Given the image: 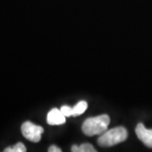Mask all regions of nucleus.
<instances>
[{"mask_svg": "<svg viewBox=\"0 0 152 152\" xmlns=\"http://www.w3.org/2000/svg\"><path fill=\"white\" fill-rule=\"evenodd\" d=\"M109 124L110 118L107 114L90 118L84 122L82 125V131L86 135L88 136L102 134L107 130Z\"/></svg>", "mask_w": 152, "mask_h": 152, "instance_id": "obj_1", "label": "nucleus"}, {"mask_svg": "<svg viewBox=\"0 0 152 152\" xmlns=\"http://www.w3.org/2000/svg\"><path fill=\"white\" fill-rule=\"evenodd\" d=\"M128 138V131L124 127H117L102 134L98 139V145L102 147H111L124 142Z\"/></svg>", "mask_w": 152, "mask_h": 152, "instance_id": "obj_2", "label": "nucleus"}, {"mask_svg": "<svg viewBox=\"0 0 152 152\" xmlns=\"http://www.w3.org/2000/svg\"><path fill=\"white\" fill-rule=\"evenodd\" d=\"M43 128L32 124L30 121L25 122L21 126V132L24 137L30 141L37 143L42 139Z\"/></svg>", "mask_w": 152, "mask_h": 152, "instance_id": "obj_3", "label": "nucleus"}, {"mask_svg": "<svg viewBox=\"0 0 152 152\" xmlns=\"http://www.w3.org/2000/svg\"><path fill=\"white\" fill-rule=\"evenodd\" d=\"M135 133L147 147L152 148V129H148L143 124H139L136 127Z\"/></svg>", "mask_w": 152, "mask_h": 152, "instance_id": "obj_4", "label": "nucleus"}, {"mask_svg": "<svg viewBox=\"0 0 152 152\" xmlns=\"http://www.w3.org/2000/svg\"><path fill=\"white\" fill-rule=\"evenodd\" d=\"M65 116L58 108H53L47 116V122L50 125H60L65 123Z\"/></svg>", "mask_w": 152, "mask_h": 152, "instance_id": "obj_5", "label": "nucleus"}, {"mask_svg": "<svg viewBox=\"0 0 152 152\" xmlns=\"http://www.w3.org/2000/svg\"><path fill=\"white\" fill-rule=\"evenodd\" d=\"M88 104L85 101H80V102L76 104L75 107H72V116H78L84 113L87 109Z\"/></svg>", "mask_w": 152, "mask_h": 152, "instance_id": "obj_6", "label": "nucleus"}, {"mask_svg": "<svg viewBox=\"0 0 152 152\" xmlns=\"http://www.w3.org/2000/svg\"><path fill=\"white\" fill-rule=\"evenodd\" d=\"M71 151L73 152H95L96 151V150L91 145V144H82L81 145L78 146V145H73L71 148Z\"/></svg>", "mask_w": 152, "mask_h": 152, "instance_id": "obj_7", "label": "nucleus"}, {"mask_svg": "<svg viewBox=\"0 0 152 152\" xmlns=\"http://www.w3.org/2000/svg\"><path fill=\"white\" fill-rule=\"evenodd\" d=\"M5 152H25L26 151V148L21 142L17 143L15 146L8 147L4 150Z\"/></svg>", "mask_w": 152, "mask_h": 152, "instance_id": "obj_8", "label": "nucleus"}, {"mask_svg": "<svg viewBox=\"0 0 152 152\" xmlns=\"http://www.w3.org/2000/svg\"><path fill=\"white\" fill-rule=\"evenodd\" d=\"M61 112L65 117H70L72 116V107H69V106H63L61 107Z\"/></svg>", "mask_w": 152, "mask_h": 152, "instance_id": "obj_9", "label": "nucleus"}, {"mask_svg": "<svg viewBox=\"0 0 152 152\" xmlns=\"http://www.w3.org/2000/svg\"><path fill=\"white\" fill-rule=\"evenodd\" d=\"M49 152H61L62 150L60 149L59 147L56 146V145H52L48 148Z\"/></svg>", "mask_w": 152, "mask_h": 152, "instance_id": "obj_10", "label": "nucleus"}]
</instances>
